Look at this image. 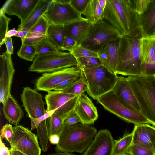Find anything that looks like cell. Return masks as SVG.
<instances>
[{
  "label": "cell",
  "instance_id": "obj_1",
  "mask_svg": "<svg viewBox=\"0 0 155 155\" xmlns=\"http://www.w3.org/2000/svg\"><path fill=\"white\" fill-rule=\"evenodd\" d=\"M104 20L115 27L122 36L129 35L140 28L139 15L134 0H106Z\"/></svg>",
  "mask_w": 155,
  "mask_h": 155
},
{
  "label": "cell",
  "instance_id": "obj_2",
  "mask_svg": "<svg viewBox=\"0 0 155 155\" xmlns=\"http://www.w3.org/2000/svg\"><path fill=\"white\" fill-rule=\"evenodd\" d=\"M142 37L140 28L129 35L122 36L117 74L129 76L142 75L141 43Z\"/></svg>",
  "mask_w": 155,
  "mask_h": 155
},
{
  "label": "cell",
  "instance_id": "obj_3",
  "mask_svg": "<svg viewBox=\"0 0 155 155\" xmlns=\"http://www.w3.org/2000/svg\"><path fill=\"white\" fill-rule=\"evenodd\" d=\"M97 133L94 127L82 123L63 127L55 151L56 152L82 153L88 147Z\"/></svg>",
  "mask_w": 155,
  "mask_h": 155
},
{
  "label": "cell",
  "instance_id": "obj_4",
  "mask_svg": "<svg viewBox=\"0 0 155 155\" xmlns=\"http://www.w3.org/2000/svg\"><path fill=\"white\" fill-rule=\"evenodd\" d=\"M140 109V113L155 127V78L142 75L127 78Z\"/></svg>",
  "mask_w": 155,
  "mask_h": 155
},
{
  "label": "cell",
  "instance_id": "obj_5",
  "mask_svg": "<svg viewBox=\"0 0 155 155\" xmlns=\"http://www.w3.org/2000/svg\"><path fill=\"white\" fill-rule=\"evenodd\" d=\"M122 36L120 31L104 20L91 24L77 45L97 52L107 43Z\"/></svg>",
  "mask_w": 155,
  "mask_h": 155
},
{
  "label": "cell",
  "instance_id": "obj_6",
  "mask_svg": "<svg viewBox=\"0 0 155 155\" xmlns=\"http://www.w3.org/2000/svg\"><path fill=\"white\" fill-rule=\"evenodd\" d=\"M81 71V77L87 87V92L94 100L112 91L117 81L118 76L102 65Z\"/></svg>",
  "mask_w": 155,
  "mask_h": 155
},
{
  "label": "cell",
  "instance_id": "obj_7",
  "mask_svg": "<svg viewBox=\"0 0 155 155\" xmlns=\"http://www.w3.org/2000/svg\"><path fill=\"white\" fill-rule=\"evenodd\" d=\"M77 59L70 52L61 51L42 55H37L29 68L30 72L50 73L65 68L77 66Z\"/></svg>",
  "mask_w": 155,
  "mask_h": 155
},
{
  "label": "cell",
  "instance_id": "obj_8",
  "mask_svg": "<svg viewBox=\"0 0 155 155\" xmlns=\"http://www.w3.org/2000/svg\"><path fill=\"white\" fill-rule=\"evenodd\" d=\"M106 110L128 123L135 125L149 123L139 112L123 102L112 91L97 99Z\"/></svg>",
  "mask_w": 155,
  "mask_h": 155
},
{
  "label": "cell",
  "instance_id": "obj_9",
  "mask_svg": "<svg viewBox=\"0 0 155 155\" xmlns=\"http://www.w3.org/2000/svg\"><path fill=\"white\" fill-rule=\"evenodd\" d=\"M43 16L49 24L65 25L85 18L71 5L52 0Z\"/></svg>",
  "mask_w": 155,
  "mask_h": 155
},
{
  "label": "cell",
  "instance_id": "obj_10",
  "mask_svg": "<svg viewBox=\"0 0 155 155\" xmlns=\"http://www.w3.org/2000/svg\"><path fill=\"white\" fill-rule=\"evenodd\" d=\"M13 130L14 134L10 143V150L19 151L25 155H41V149L37 135L20 125L15 126Z\"/></svg>",
  "mask_w": 155,
  "mask_h": 155
},
{
  "label": "cell",
  "instance_id": "obj_11",
  "mask_svg": "<svg viewBox=\"0 0 155 155\" xmlns=\"http://www.w3.org/2000/svg\"><path fill=\"white\" fill-rule=\"evenodd\" d=\"M45 98L47 112L56 109L54 113L63 120L74 109L78 97L61 91H49Z\"/></svg>",
  "mask_w": 155,
  "mask_h": 155
},
{
  "label": "cell",
  "instance_id": "obj_12",
  "mask_svg": "<svg viewBox=\"0 0 155 155\" xmlns=\"http://www.w3.org/2000/svg\"><path fill=\"white\" fill-rule=\"evenodd\" d=\"M81 76V71L78 66L44 73L37 79L36 88L38 90L47 92L53 90L56 86L63 81L71 78H79Z\"/></svg>",
  "mask_w": 155,
  "mask_h": 155
},
{
  "label": "cell",
  "instance_id": "obj_13",
  "mask_svg": "<svg viewBox=\"0 0 155 155\" xmlns=\"http://www.w3.org/2000/svg\"><path fill=\"white\" fill-rule=\"evenodd\" d=\"M23 106L30 118H37L47 113L41 93L29 87L23 88L21 94Z\"/></svg>",
  "mask_w": 155,
  "mask_h": 155
},
{
  "label": "cell",
  "instance_id": "obj_14",
  "mask_svg": "<svg viewBox=\"0 0 155 155\" xmlns=\"http://www.w3.org/2000/svg\"><path fill=\"white\" fill-rule=\"evenodd\" d=\"M15 72L11 54L6 51L0 56V101L3 104L11 95Z\"/></svg>",
  "mask_w": 155,
  "mask_h": 155
},
{
  "label": "cell",
  "instance_id": "obj_15",
  "mask_svg": "<svg viewBox=\"0 0 155 155\" xmlns=\"http://www.w3.org/2000/svg\"><path fill=\"white\" fill-rule=\"evenodd\" d=\"M114 142L108 130H101L82 155H113Z\"/></svg>",
  "mask_w": 155,
  "mask_h": 155
},
{
  "label": "cell",
  "instance_id": "obj_16",
  "mask_svg": "<svg viewBox=\"0 0 155 155\" xmlns=\"http://www.w3.org/2000/svg\"><path fill=\"white\" fill-rule=\"evenodd\" d=\"M121 38L107 43L97 52L98 58L100 60L102 65L115 75H117Z\"/></svg>",
  "mask_w": 155,
  "mask_h": 155
},
{
  "label": "cell",
  "instance_id": "obj_17",
  "mask_svg": "<svg viewBox=\"0 0 155 155\" xmlns=\"http://www.w3.org/2000/svg\"><path fill=\"white\" fill-rule=\"evenodd\" d=\"M39 0H8L0 9L9 15H15L21 20L22 24L28 18Z\"/></svg>",
  "mask_w": 155,
  "mask_h": 155
},
{
  "label": "cell",
  "instance_id": "obj_18",
  "mask_svg": "<svg viewBox=\"0 0 155 155\" xmlns=\"http://www.w3.org/2000/svg\"><path fill=\"white\" fill-rule=\"evenodd\" d=\"M142 75L155 76V38L142 37L141 43Z\"/></svg>",
  "mask_w": 155,
  "mask_h": 155
},
{
  "label": "cell",
  "instance_id": "obj_19",
  "mask_svg": "<svg viewBox=\"0 0 155 155\" xmlns=\"http://www.w3.org/2000/svg\"><path fill=\"white\" fill-rule=\"evenodd\" d=\"M74 110L81 123L86 124H93L98 117L96 107L84 93L78 97Z\"/></svg>",
  "mask_w": 155,
  "mask_h": 155
},
{
  "label": "cell",
  "instance_id": "obj_20",
  "mask_svg": "<svg viewBox=\"0 0 155 155\" xmlns=\"http://www.w3.org/2000/svg\"><path fill=\"white\" fill-rule=\"evenodd\" d=\"M132 132L133 144L154 150L155 127L147 124L135 125Z\"/></svg>",
  "mask_w": 155,
  "mask_h": 155
},
{
  "label": "cell",
  "instance_id": "obj_21",
  "mask_svg": "<svg viewBox=\"0 0 155 155\" xmlns=\"http://www.w3.org/2000/svg\"><path fill=\"white\" fill-rule=\"evenodd\" d=\"M113 91L124 103L140 112V108L127 78L118 76L117 82Z\"/></svg>",
  "mask_w": 155,
  "mask_h": 155
},
{
  "label": "cell",
  "instance_id": "obj_22",
  "mask_svg": "<svg viewBox=\"0 0 155 155\" xmlns=\"http://www.w3.org/2000/svg\"><path fill=\"white\" fill-rule=\"evenodd\" d=\"M140 29L143 37L155 38V0H151L147 8L139 15Z\"/></svg>",
  "mask_w": 155,
  "mask_h": 155
},
{
  "label": "cell",
  "instance_id": "obj_23",
  "mask_svg": "<svg viewBox=\"0 0 155 155\" xmlns=\"http://www.w3.org/2000/svg\"><path fill=\"white\" fill-rule=\"evenodd\" d=\"M49 23L42 16L30 29L26 37L21 38L22 44L35 46L46 36Z\"/></svg>",
  "mask_w": 155,
  "mask_h": 155
},
{
  "label": "cell",
  "instance_id": "obj_24",
  "mask_svg": "<svg viewBox=\"0 0 155 155\" xmlns=\"http://www.w3.org/2000/svg\"><path fill=\"white\" fill-rule=\"evenodd\" d=\"M4 115L10 123L18 125L24 116V112L16 100L11 95L3 104Z\"/></svg>",
  "mask_w": 155,
  "mask_h": 155
},
{
  "label": "cell",
  "instance_id": "obj_25",
  "mask_svg": "<svg viewBox=\"0 0 155 155\" xmlns=\"http://www.w3.org/2000/svg\"><path fill=\"white\" fill-rule=\"evenodd\" d=\"M90 24L84 19L64 25L65 36L73 38L77 44L85 34Z\"/></svg>",
  "mask_w": 155,
  "mask_h": 155
},
{
  "label": "cell",
  "instance_id": "obj_26",
  "mask_svg": "<svg viewBox=\"0 0 155 155\" xmlns=\"http://www.w3.org/2000/svg\"><path fill=\"white\" fill-rule=\"evenodd\" d=\"M52 0H39L36 6L23 23L20 24L19 29H30L46 11Z\"/></svg>",
  "mask_w": 155,
  "mask_h": 155
},
{
  "label": "cell",
  "instance_id": "obj_27",
  "mask_svg": "<svg viewBox=\"0 0 155 155\" xmlns=\"http://www.w3.org/2000/svg\"><path fill=\"white\" fill-rule=\"evenodd\" d=\"M82 15L91 24L104 20V10L99 5L98 0H90Z\"/></svg>",
  "mask_w": 155,
  "mask_h": 155
},
{
  "label": "cell",
  "instance_id": "obj_28",
  "mask_svg": "<svg viewBox=\"0 0 155 155\" xmlns=\"http://www.w3.org/2000/svg\"><path fill=\"white\" fill-rule=\"evenodd\" d=\"M46 36L53 45L61 51L65 37L64 25L49 24Z\"/></svg>",
  "mask_w": 155,
  "mask_h": 155
},
{
  "label": "cell",
  "instance_id": "obj_29",
  "mask_svg": "<svg viewBox=\"0 0 155 155\" xmlns=\"http://www.w3.org/2000/svg\"><path fill=\"white\" fill-rule=\"evenodd\" d=\"M133 133L124 135L117 140H115L113 155H124L126 153L133 143Z\"/></svg>",
  "mask_w": 155,
  "mask_h": 155
},
{
  "label": "cell",
  "instance_id": "obj_30",
  "mask_svg": "<svg viewBox=\"0 0 155 155\" xmlns=\"http://www.w3.org/2000/svg\"><path fill=\"white\" fill-rule=\"evenodd\" d=\"M47 120L49 137L54 134L59 136L63 128V120L54 113Z\"/></svg>",
  "mask_w": 155,
  "mask_h": 155
},
{
  "label": "cell",
  "instance_id": "obj_31",
  "mask_svg": "<svg viewBox=\"0 0 155 155\" xmlns=\"http://www.w3.org/2000/svg\"><path fill=\"white\" fill-rule=\"evenodd\" d=\"M37 55L51 54L60 51L49 40L47 36L35 45Z\"/></svg>",
  "mask_w": 155,
  "mask_h": 155
},
{
  "label": "cell",
  "instance_id": "obj_32",
  "mask_svg": "<svg viewBox=\"0 0 155 155\" xmlns=\"http://www.w3.org/2000/svg\"><path fill=\"white\" fill-rule=\"evenodd\" d=\"M36 129L42 150L46 151L49 139L47 119L41 123Z\"/></svg>",
  "mask_w": 155,
  "mask_h": 155
},
{
  "label": "cell",
  "instance_id": "obj_33",
  "mask_svg": "<svg viewBox=\"0 0 155 155\" xmlns=\"http://www.w3.org/2000/svg\"><path fill=\"white\" fill-rule=\"evenodd\" d=\"M78 66L81 71L91 69L102 65L98 57H87L77 59Z\"/></svg>",
  "mask_w": 155,
  "mask_h": 155
},
{
  "label": "cell",
  "instance_id": "obj_34",
  "mask_svg": "<svg viewBox=\"0 0 155 155\" xmlns=\"http://www.w3.org/2000/svg\"><path fill=\"white\" fill-rule=\"evenodd\" d=\"M87 87L81 76L80 78L68 87L61 91L63 93L74 95L78 97L87 91Z\"/></svg>",
  "mask_w": 155,
  "mask_h": 155
},
{
  "label": "cell",
  "instance_id": "obj_35",
  "mask_svg": "<svg viewBox=\"0 0 155 155\" xmlns=\"http://www.w3.org/2000/svg\"><path fill=\"white\" fill-rule=\"evenodd\" d=\"M17 54L22 59L33 61L35 56L37 55L35 46L22 44Z\"/></svg>",
  "mask_w": 155,
  "mask_h": 155
},
{
  "label": "cell",
  "instance_id": "obj_36",
  "mask_svg": "<svg viewBox=\"0 0 155 155\" xmlns=\"http://www.w3.org/2000/svg\"><path fill=\"white\" fill-rule=\"evenodd\" d=\"M70 52L77 59L84 57H98L97 52L88 49L79 45H77Z\"/></svg>",
  "mask_w": 155,
  "mask_h": 155
},
{
  "label": "cell",
  "instance_id": "obj_37",
  "mask_svg": "<svg viewBox=\"0 0 155 155\" xmlns=\"http://www.w3.org/2000/svg\"><path fill=\"white\" fill-rule=\"evenodd\" d=\"M5 13L0 10V46L5 44V36L8 29V25L11 20L7 17Z\"/></svg>",
  "mask_w": 155,
  "mask_h": 155
},
{
  "label": "cell",
  "instance_id": "obj_38",
  "mask_svg": "<svg viewBox=\"0 0 155 155\" xmlns=\"http://www.w3.org/2000/svg\"><path fill=\"white\" fill-rule=\"evenodd\" d=\"M127 153L130 155H154L155 151L132 143Z\"/></svg>",
  "mask_w": 155,
  "mask_h": 155
},
{
  "label": "cell",
  "instance_id": "obj_39",
  "mask_svg": "<svg viewBox=\"0 0 155 155\" xmlns=\"http://www.w3.org/2000/svg\"><path fill=\"white\" fill-rule=\"evenodd\" d=\"M13 127L11 125L7 124L4 125L1 130L0 137L4 138L10 143L14 136Z\"/></svg>",
  "mask_w": 155,
  "mask_h": 155
},
{
  "label": "cell",
  "instance_id": "obj_40",
  "mask_svg": "<svg viewBox=\"0 0 155 155\" xmlns=\"http://www.w3.org/2000/svg\"><path fill=\"white\" fill-rule=\"evenodd\" d=\"M78 123L81 122L79 117L74 110L64 119L63 127Z\"/></svg>",
  "mask_w": 155,
  "mask_h": 155
},
{
  "label": "cell",
  "instance_id": "obj_41",
  "mask_svg": "<svg viewBox=\"0 0 155 155\" xmlns=\"http://www.w3.org/2000/svg\"><path fill=\"white\" fill-rule=\"evenodd\" d=\"M90 0H70V3L78 12L82 15Z\"/></svg>",
  "mask_w": 155,
  "mask_h": 155
},
{
  "label": "cell",
  "instance_id": "obj_42",
  "mask_svg": "<svg viewBox=\"0 0 155 155\" xmlns=\"http://www.w3.org/2000/svg\"><path fill=\"white\" fill-rule=\"evenodd\" d=\"M135 10L140 15L147 8L151 0H134Z\"/></svg>",
  "mask_w": 155,
  "mask_h": 155
},
{
  "label": "cell",
  "instance_id": "obj_43",
  "mask_svg": "<svg viewBox=\"0 0 155 155\" xmlns=\"http://www.w3.org/2000/svg\"><path fill=\"white\" fill-rule=\"evenodd\" d=\"M56 110L47 112L45 114L37 118H30L31 125V130L32 131L36 129L41 123L50 117L54 112Z\"/></svg>",
  "mask_w": 155,
  "mask_h": 155
},
{
  "label": "cell",
  "instance_id": "obj_44",
  "mask_svg": "<svg viewBox=\"0 0 155 155\" xmlns=\"http://www.w3.org/2000/svg\"><path fill=\"white\" fill-rule=\"evenodd\" d=\"M77 45L76 41L72 38L65 36L61 50L70 52Z\"/></svg>",
  "mask_w": 155,
  "mask_h": 155
},
{
  "label": "cell",
  "instance_id": "obj_45",
  "mask_svg": "<svg viewBox=\"0 0 155 155\" xmlns=\"http://www.w3.org/2000/svg\"><path fill=\"white\" fill-rule=\"evenodd\" d=\"M80 78H71L63 81L56 86L53 88V90L57 91H62L77 81Z\"/></svg>",
  "mask_w": 155,
  "mask_h": 155
},
{
  "label": "cell",
  "instance_id": "obj_46",
  "mask_svg": "<svg viewBox=\"0 0 155 155\" xmlns=\"http://www.w3.org/2000/svg\"><path fill=\"white\" fill-rule=\"evenodd\" d=\"M5 44L6 47V52L10 54H12L13 53V48L11 37H5Z\"/></svg>",
  "mask_w": 155,
  "mask_h": 155
},
{
  "label": "cell",
  "instance_id": "obj_47",
  "mask_svg": "<svg viewBox=\"0 0 155 155\" xmlns=\"http://www.w3.org/2000/svg\"><path fill=\"white\" fill-rule=\"evenodd\" d=\"M0 155H11L10 150L5 145L0 137Z\"/></svg>",
  "mask_w": 155,
  "mask_h": 155
},
{
  "label": "cell",
  "instance_id": "obj_48",
  "mask_svg": "<svg viewBox=\"0 0 155 155\" xmlns=\"http://www.w3.org/2000/svg\"><path fill=\"white\" fill-rule=\"evenodd\" d=\"M49 140L51 144L57 145L59 142V136L57 134L51 135L49 137Z\"/></svg>",
  "mask_w": 155,
  "mask_h": 155
},
{
  "label": "cell",
  "instance_id": "obj_49",
  "mask_svg": "<svg viewBox=\"0 0 155 155\" xmlns=\"http://www.w3.org/2000/svg\"><path fill=\"white\" fill-rule=\"evenodd\" d=\"M18 32V30H16L15 28L11 29L8 30L6 33L5 37H11L13 36H15Z\"/></svg>",
  "mask_w": 155,
  "mask_h": 155
},
{
  "label": "cell",
  "instance_id": "obj_50",
  "mask_svg": "<svg viewBox=\"0 0 155 155\" xmlns=\"http://www.w3.org/2000/svg\"><path fill=\"white\" fill-rule=\"evenodd\" d=\"M98 2L100 6L104 10L106 5V0H98Z\"/></svg>",
  "mask_w": 155,
  "mask_h": 155
},
{
  "label": "cell",
  "instance_id": "obj_51",
  "mask_svg": "<svg viewBox=\"0 0 155 155\" xmlns=\"http://www.w3.org/2000/svg\"><path fill=\"white\" fill-rule=\"evenodd\" d=\"M48 155H76L74 154L68 152H56L53 153H50Z\"/></svg>",
  "mask_w": 155,
  "mask_h": 155
},
{
  "label": "cell",
  "instance_id": "obj_52",
  "mask_svg": "<svg viewBox=\"0 0 155 155\" xmlns=\"http://www.w3.org/2000/svg\"><path fill=\"white\" fill-rule=\"evenodd\" d=\"M11 155H25L21 152L16 150L10 149Z\"/></svg>",
  "mask_w": 155,
  "mask_h": 155
},
{
  "label": "cell",
  "instance_id": "obj_53",
  "mask_svg": "<svg viewBox=\"0 0 155 155\" xmlns=\"http://www.w3.org/2000/svg\"><path fill=\"white\" fill-rule=\"evenodd\" d=\"M18 32L15 36L20 37L21 38H24L25 36L23 32L21 30H18Z\"/></svg>",
  "mask_w": 155,
  "mask_h": 155
},
{
  "label": "cell",
  "instance_id": "obj_54",
  "mask_svg": "<svg viewBox=\"0 0 155 155\" xmlns=\"http://www.w3.org/2000/svg\"><path fill=\"white\" fill-rule=\"evenodd\" d=\"M124 155H130V154H128V153H126Z\"/></svg>",
  "mask_w": 155,
  "mask_h": 155
},
{
  "label": "cell",
  "instance_id": "obj_55",
  "mask_svg": "<svg viewBox=\"0 0 155 155\" xmlns=\"http://www.w3.org/2000/svg\"><path fill=\"white\" fill-rule=\"evenodd\" d=\"M154 150L155 151V143L154 146Z\"/></svg>",
  "mask_w": 155,
  "mask_h": 155
},
{
  "label": "cell",
  "instance_id": "obj_56",
  "mask_svg": "<svg viewBox=\"0 0 155 155\" xmlns=\"http://www.w3.org/2000/svg\"><path fill=\"white\" fill-rule=\"evenodd\" d=\"M154 155H155V154H154Z\"/></svg>",
  "mask_w": 155,
  "mask_h": 155
},
{
  "label": "cell",
  "instance_id": "obj_57",
  "mask_svg": "<svg viewBox=\"0 0 155 155\" xmlns=\"http://www.w3.org/2000/svg\"></svg>",
  "mask_w": 155,
  "mask_h": 155
}]
</instances>
